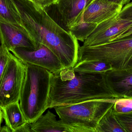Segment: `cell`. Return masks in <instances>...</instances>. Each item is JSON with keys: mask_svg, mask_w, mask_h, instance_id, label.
<instances>
[{"mask_svg": "<svg viewBox=\"0 0 132 132\" xmlns=\"http://www.w3.org/2000/svg\"><path fill=\"white\" fill-rule=\"evenodd\" d=\"M104 74L76 72L73 68L52 73L48 108L90 100L118 99L108 88Z\"/></svg>", "mask_w": 132, "mask_h": 132, "instance_id": "7a4b0ae2", "label": "cell"}, {"mask_svg": "<svg viewBox=\"0 0 132 132\" xmlns=\"http://www.w3.org/2000/svg\"><path fill=\"white\" fill-rule=\"evenodd\" d=\"M104 75L108 88L118 99L132 90V70H111Z\"/></svg>", "mask_w": 132, "mask_h": 132, "instance_id": "7c38bea8", "label": "cell"}, {"mask_svg": "<svg viewBox=\"0 0 132 132\" xmlns=\"http://www.w3.org/2000/svg\"><path fill=\"white\" fill-rule=\"evenodd\" d=\"M12 1L22 26L36 49L38 44H44L57 56L64 68L73 67L78 61V40L58 25L45 9L30 0Z\"/></svg>", "mask_w": 132, "mask_h": 132, "instance_id": "6da1fadb", "label": "cell"}, {"mask_svg": "<svg viewBox=\"0 0 132 132\" xmlns=\"http://www.w3.org/2000/svg\"><path fill=\"white\" fill-rule=\"evenodd\" d=\"M3 118L6 126L10 132L16 131L26 122L19 101L9 104L2 108Z\"/></svg>", "mask_w": 132, "mask_h": 132, "instance_id": "5bb4252c", "label": "cell"}, {"mask_svg": "<svg viewBox=\"0 0 132 132\" xmlns=\"http://www.w3.org/2000/svg\"><path fill=\"white\" fill-rule=\"evenodd\" d=\"M116 100H90L53 108L60 119L67 125L95 132L99 121Z\"/></svg>", "mask_w": 132, "mask_h": 132, "instance_id": "277c9868", "label": "cell"}, {"mask_svg": "<svg viewBox=\"0 0 132 132\" xmlns=\"http://www.w3.org/2000/svg\"><path fill=\"white\" fill-rule=\"evenodd\" d=\"M25 64L11 52L0 83V108L19 101L25 76Z\"/></svg>", "mask_w": 132, "mask_h": 132, "instance_id": "8992f818", "label": "cell"}, {"mask_svg": "<svg viewBox=\"0 0 132 132\" xmlns=\"http://www.w3.org/2000/svg\"><path fill=\"white\" fill-rule=\"evenodd\" d=\"M30 125L32 132H88L85 129L67 125L60 119L57 120L56 115L50 111Z\"/></svg>", "mask_w": 132, "mask_h": 132, "instance_id": "4fadbf2b", "label": "cell"}, {"mask_svg": "<svg viewBox=\"0 0 132 132\" xmlns=\"http://www.w3.org/2000/svg\"><path fill=\"white\" fill-rule=\"evenodd\" d=\"M114 114L120 125L126 132H132V112L118 113Z\"/></svg>", "mask_w": 132, "mask_h": 132, "instance_id": "ffe728a7", "label": "cell"}, {"mask_svg": "<svg viewBox=\"0 0 132 132\" xmlns=\"http://www.w3.org/2000/svg\"><path fill=\"white\" fill-rule=\"evenodd\" d=\"M123 7L108 0H93L84 10V21L98 24L119 14Z\"/></svg>", "mask_w": 132, "mask_h": 132, "instance_id": "9c48e42d", "label": "cell"}, {"mask_svg": "<svg viewBox=\"0 0 132 132\" xmlns=\"http://www.w3.org/2000/svg\"><path fill=\"white\" fill-rule=\"evenodd\" d=\"M116 113H126L132 112V98H119L116 100L113 105Z\"/></svg>", "mask_w": 132, "mask_h": 132, "instance_id": "d6986e66", "label": "cell"}, {"mask_svg": "<svg viewBox=\"0 0 132 132\" xmlns=\"http://www.w3.org/2000/svg\"><path fill=\"white\" fill-rule=\"evenodd\" d=\"M126 132L117 120L112 106L103 115L95 128V132Z\"/></svg>", "mask_w": 132, "mask_h": 132, "instance_id": "2e32d148", "label": "cell"}, {"mask_svg": "<svg viewBox=\"0 0 132 132\" xmlns=\"http://www.w3.org/2000/svg\"><path fill=\"white\" fill-rule=\"evenodd\" d=\"M30 123L26 122L21 128H19L16 131V132H32L30 128Z\"/></svg>", "mask_w": 132, "mask_h": 132, "instance_id": "cb8c5ba5", "label": "cell"}, {"mask_svg": "<svg viewBox=\"0 0 132 132\" xmlns=\"http://www.w3.org/2000/svg\"><path fill=\"white\" fill-rule=\"evenodd\" d=\"M90 60L108 63L112 70H132V34L103 45L80 46L77 63Z\"/></svg>", "mask_w": 132, "mask_h": 132, "instance_id": "5b68a950", "label": "cell"}, {"mask_svg": "<svg viewBox=\"0 0 132 132\" xmlns=\"http://www.w3.org/2000/svg\"><path fill=\"white\" fill-rule=\"evenodd\" d=\"M132 26V21L122 19L117 14L97 24L82 46H95L116 40Z\"/></svg>", "mask_w": 132, "mask_h": 132, "instance_id": "52a82bcc", "label": "cell"}, {"mask_svg": "<svg viewBox=\"0 0 132 132\" xmlns=\"http://www.w3.org/2000/svg\"><path fill=\"white\" fill-rule=\"evenodd\" d=\"M97 24L86 22L81 19L77 24L68 30L77 40L84 42L96 28Z\"/></svg>", "mask_w": 132, "mask_h": 132, "instance_id": "ac0fdd59", "label": "cell"}, {"mask_svg": "<svg viewBox=\"0 0 132 132\" xmlns=\"http://www.w3.org/2000/svg\"><path fill=\"white\" fill-rule=\"evenodd\" d=\"M34 4L44 9L49 7L52 5H55L57 0H30Z\"/></svg>", "mask_w": 132, "mask_h": 132, "instance_id": "603a6c76", "label": "cell"}, {"mask_svg": "<svg viewBox=\"0 0 132 132\" xmlns=\"http://www.w3.org/2000/svg\"><path fill=\"white\" fill-rule=\"evenodd\" d=\"M11 53L0 42V83Z\"/></svg>", "mask_w": 132, "mask_h": 132, "instance_id": "7402d4cb", "label": "cell"}, {"mask_svg": "<svg viewBox=\"0 0 132 132\" xmlns=\"http://www.w3.org/2000/svg\"><path fill=\"white\" fill-rule=\"evenodd\" d=\"M108 1L119 5L123 7L129 3L131 0H108Z\"/></svg>", "mask_w": 132, "mask_h": 132, "instance_id": "d4e9b609", "label": "cell"}, {"mask_svg": "<svg viewBox=\"0 0 132 132\" xmlns=\"http://www.w3.org/2000/svg\"><path fill=\"white\" fill-rule=\"evenodd\" d=\"M123 98H132V90L129 91L127 94Z\"/></svg>", "mask_w": 132, "mask_h": 132, "instance_id": "4316f807", "label": "cell"}, {"mask_svg": "<svg viewBox=\"0 0 132 132\" xmlns=\"http://www.w3.org/2000/svg\"><path fill=\"white\" fill-rule=\"evenodd\" d=\"M10 51L24 63L43 67L55 75L59 74L64 68L57 56L42 43L38 44L35 49L19 47Z\"/></svg>", "mask_w": 132, "mask_h": 132, "instance_id": "ba28073f", "label": "cell"}, {"mask_svg": "<svg viewBox=\"0 0 132 132\" xmlns=\"http://www.w3.org/2000/svg\"><path fill=\"white\" fill-rule=\"evenodd\" d=\"M0 19L11 24L28 36L12 0H0Z\"/></svg>", "mask_w": 132, "mask_h": 132, "instance_id": "9a60e30c", "label": "cell"}, {"mask_svg": "<svg viewBox=\"0 0 132 132\" xmlns=\"http://www.w3.org/2000/svg\"><path fill=\"white\" fill-rule=\"evenodd\" d=\"M24 64L25 76L19 103L26 121L31 124L48 108L52 73L43 67Z\"/></svg>", "mask_w": 132, "mask_h": 132, "instance_id": "3957f363", "label": "cell"}, {"mask_svg": "<svg viewBox=\"0 0 132 132\" xmlns=\"http://www.w3.org/2000/svg\"><path fill=\"white\" fill-rule=\"evenodd\" d=\"M0 42L9 50L19 47L35 49L30 38L15 26L0 19Z\"/></svg>", "mask_w": 132, "mask_h": 132, "instance_id": "30bf717a", "label": "cell"}, {"mask_svg": "<svg viewBox=\"0 0 132 132\" xmlns=\"http://www.w3.org/2000/svg\"><path fill=\"white\" fill-rule=\"evenodd\" d=\"M119 15L122 19H128L132 21V2H130L123 6ZM132 34V26L128 30L122 34L118 39L125 37Z\"/></svg>", "mask_w": 132, "mask_h": 132, "instance_id": "44dd1931", "label": "cell"}, {"mask_svg": "<svg viewBox=\"0 0 132 132\" xmlns=\"http://www.w3.org/2000/svg\"><path fill=\"white\" fill-rule=\"evenodd\" d=\"M3 121H4V118H3V112H2V110L1 108H0V132H1V129L2 128V122Z\"/></svg>", "mask_w": 132, "mask_h": 132, "instance_id": "484cf974", "label": "cell"}, {"mask_svg": "<svg viewBox=\"0 0 132 132\" xmlns=\"http://www.w3.org/2000/svg\"><path fill=\"white\" fill-rule=\"evenodd\" d=\"M93 0H57L55 5L68 30L82 19L85 8Z\"/></svg>", "mask_w": 132, "mask_h": 132, "instance_id": "8fae6325", "label": "cell"}, {"mask_svg": "<svg viewBox=\"0 0 132 132\" xmlns=\"http://www.w3.org/2000/svg\"><path fill=\"white\" fill-rule=\"evenodd\" d=\"M74 71L85 73H105L112 70L108 63L99 60H85L77 63L73 67Z\"/></svg>", "mask_w": 132, "mask_h": 132, "instance_id": "e0dca14e", "label": "cell"}]
</instances>
